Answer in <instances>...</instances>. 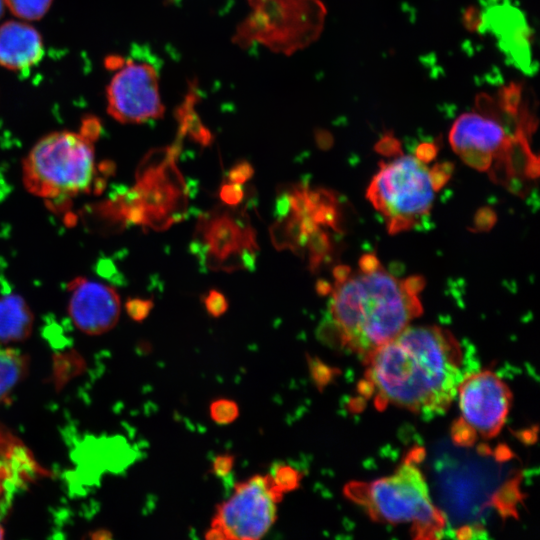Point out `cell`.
<instances>
[{
	"label": "cell",
	"instance_id": "obj_2",
	"mask_svg": "<svg viewBox=\"0 0 540 540\" xmlns=\"http://www.w3.org/2000/svg\"><path fill=\"white\" fill-rule=\"evenodd\" d=\"M358 265L356 270L334 269L322 334L363 359L421 315L419 294L425 281L421 276H394L372 254L364 255Z\"/></svg>",
	"mask_w": 540,
	"mask_h": 540
},
{
	"label": "cell",
	"instance_id": "obj_10",
	"mask_svg": "<svg viewBox=\"0 0 540 540\" xmlns=\"http://www.w3.org/2000/svg\"><path fill=\"white\" fill-rule=\"evenodd\" d=\"M106 88L107 112L122 124H140L163 116L159 73L149 62L121 60Z\"/></svg>",
	"mask_w": 540,
	"mask_h": 540
},
{
	"label": "cell",
	"instance_id": "obj_11",
	"mask_svg": "<svg viewBox=\"0 0 540 540\" xmlns=\"http://www.w3.org/2000/svg\"><path fill=\"white\" fill-rule=\"evenodd\" d=\"M173 154L165 157L164 164L151 167L139 181V186L127 207L131 221L146 223L152 227L166 228L175 220H180L182 202L185 200L180 177L170 178L175 172Z\"/></svg>",
	"mask_w": 540,
	"mask_h": 540
},
{
	"label": "cell",
	"instance_id": "obj_3",
	"mask_svg": "<svg viewBox=\"0 0 540 540\" xmlns=\"http://www.w3.org/2000/svg\"><path fill=\"white\" fill-rule=\"evenodd\" d=\"M99 121L83 120L80 131H56L39 139L22 164V179L31 194L64 202L88 193L96 176L94 142Z\"/></svg>",
	"mask_w": 540,
	"mask_h": 540
},
{
	"label": "cell",
	"instance_id": "obj_16",
	"mask_svg": "<svg viewBox=\"0 0 540 540\" xmlns=\"http://www.w3.org/2000/svg\"><path fill=\"white\" fill-rule=\"evenodd\" d=\"M33 313L25 299L13 290L0 293V343L20 342L29 337Z\"/></svg>",
	"mask_w": 540,
	"mask_h": 540
},
{
	"label": "cell",
	"instance_id": "obj_6",
	"mask_svg": "<svg viewBox=\"0 0 540 540\" xmlns=\"http://www.w3.org/2000/svg\"><path fill=\"white\" fill-rule=\"evenodd\" d=\"M529 133L512 137L498 116L464 113L452 125L449 141L456 154L472 168L493 172L501 183L520 176H537L538 164L528 145Z\"/></svg>",
	"mask_w": 540,
	"mask_h": 540
},
{
	"label": "cell",
	"instance_id": "obj_21",
	"mask_svg": "<svg viewBox=\"0 0 540 540\" xmlns=\"http://www.w3.org/2000/svg\"><path fill=\"white\" fill-rule=\"evenodd\" d=\"M204 306L211 316L219 317L226 312L228 302L221 292L213 289L205 296Z\"/></svg>",
	"mask_w": 540,
	"mask_h": 540
},
{
	"label": "cell",
	"instance_id": "obj_27",
	"mask_svg": "<svg viewBox=\"0 0 540 540\" xmlns=\"http://www.w3.org/2000/svg\"><path fill=\"white\" fill-rule=\"evenodd\" d=\"M4 7H5V3H4V0H0V18L3 16L4 14Z\"/></svg>",
	"mask_w": 540,
	"mask_h": 540
},
{
	"label": "cell",
	"instance_id": "obj_7",
	"mask_svg": "<svg viewBox=\"0 0 540 540\" xmlns=\"http://www.w3.org/2000/svg\"><path fill=\"white\" fill-rule=\"evenodd\" d=\"M276 210L279 218L271 231L274 244L294 251L306 249L310 269L319 267L331 244L321 226L337 228L332 194L295 185L279 196Z\"/></svg>",
	"mask_w": 540,
	"mask_h": 540
},
{
	"label": "cell",
	"instance_id": "obj_17",
	"mask_svg": "<svg viewBox=\"0 0 540 540\" xmlns=\"http://www.w3.org/2000/svg\"><path fill=\"white\" fill-rule=\"evenodd\" d=\"M26 356L16 350L0 351V403L12 392L27 372Z\"/></svg>",
	"mask_w": 540,
	"mask_h": 540
},
{
	"label": "cell",
	"instance_id": "obj_15",
	"mask_svg": "<svg viewBox=\"0 0 540 540\" xmlns=\"http://www.w3.org/2000/svg\"><path fill=\"white\" fill-rule=\"evenodd\" d=\"M43 56V40L33 26L14 20L0 26V66L12 71L26 70Z\"/></svg>",
	"mask_w": 540,
	"mask_h": 540
},
{
	"label": "cell",
	"instance_id": "obj_8",
	"mask_svg": "<svg viewBox=\"0 0 540 540\" xmlns=\"http://www.w3.org/2000/svg\"><path fill=\"white\" fill-rule=\"evenodd\" d=\"M283 493L269 474L255 475L236 483L232 494L216 508L205 538L212 540H257L277 518Z\"/></svg>",
	"mask_w": 540,
	"mask_h": 540
},
{
	"label": "cell",
	"instance_id": "obj_28",
	"mask_svg": "<svg viewBox=\"0 0 540 540\" xmlns=\"http://www.w3.org/2000/svg\"><path fill=\"white\" fill-rule=\"evenodd\" d=\"M3 536H4V530L2 526L0 525V539L3 538Z\"/></svg>",
	"mask_w": 540,
	"mask_h": 540
},
{
	"label": "cell",
	"instance_id": "obj_22",
	"mask_svg": "<svg viewBox=\"0 0 540 540\" xmlns=\"http://www.w3.org/2000/svg\"><path fill=\"white\" fill-rule=\"evenodd\" d=\"M220 199L227 205L235 206L242 202L244 191L239 184L226 183L220 188Z\"/></svg>",
	"mask_w": 540,
	"mask_h": 540
},
{
	"label": "cell",
	"instance_id": "obj_14",
	"mask_svg": "<svg viewBox=\"0 0 540 540\" xmlns=\"http://www.w3.org/2000/svg\"><path fill=\"white\" fill-rule=\"evenodd\" d=\"M501 0H487L488 9L481 17V28L493 32L508 58L527 73L532 72L531 32L523 14Z\"/></svg>",
	"mask_w": 540,
	"mask_h": 540
},
{
	"label": "cell",
	"instance_id": "obj_20",
	"mask_svg": "<svg viewBox=\"0 0 540 540\" xmlns=\"http://www.w3.org/2000/svg\"><path fill=\"white\" fill-rule=\"evenodd\" d=\"M211 419L220 425L234 422L239 416V408L235 401L230 399H217L209 407Z\"/></svg>",
	"mask_w": 540,
	"mask_h": 540
},
{
	"label": "cell",
	"instance_id": "obj_19",
	"mask_svg": "<svg viewBox=\"0 0 540 540\" xmlns=\"http://www.w3.org/2000/svg\"><path fill=\"white\" fill-rule=\"evenodd\" d=\"M269 475L275 487L283 494L296 490L302 480V474L298 469L282 462L275 463Z\"/></svg>",
	"mask_w": 540,
	"mask_h": 540
},
{
	"label": "cell",
	"instance_id": "obj_9",
	"mask_svg": "<svg viewBox=\"0 0 540 540\" xmlns=\"http://www.w3.org/2000/svg\"><path fill=\"white\" fill-rule=\"evenodd\" d=\"M460 417L452 436L460 444L497 436L509 415L512 393L493 371L481 370L464 375L457 387Z\"/></svg>",
	"mask_w": 540,
	"mask_h": 540
},
{
	"label": "cell",
	"instance_id": "obj_12",
	"mask_svg": "<svg viewBox=\"0 0 540 540\" xmlns=\"http://www.w3.org/2000/svg\"><path fill=\"white\" fill-rule=\"evenodd\" d=\"M198 228L206 259L212 267L252 266L257 246L250 226L225 211L204 217Z\"/></svg>",
	"mask_w": 540,
	"mask_h": 540
},
{
	"label": "cell",
	"instance_id": "obj_26",
	"mask_svg": "<svg viewBox=\"0 0 540 540\" xmlns=\"http://www.w3.org/2000/svg\"><path fill=\"white\" fill-rule=\"evenodd\" d=\"M11 289L12 286L5 276L3 265H0V293L9 291Z\"/></svg>",
	"mask_w": 540,
	"mask_h": 540
},
{
	"label": "cell",
	"instance_id": "obj_23",
	"mask_svg": "<svg viewBox=\"0 0 540 540\" xmlns=\"http://www.w3.org/2000/svg\"><path fill=\"white\" fill-rule=\"evenodd\" d=\"M253 167L246 161L235 164L228 172V181L235 184H243L253 176Z\"/></svg>",
	"mask_w": 540,
	"mask_h": 540
},
{
	"label": "cell",
	"instance_id": "obj_24",
	"mask_svg": "<svg viewBox=\"0 0 540 540\" xmlns=\"http://www.w3.org/2000/svg\"><path fill=\"white\" fill-rule=\"evenodd\" d=\"M128 314L136 321H141L146 318L153 308V303L150 300L134 299L126 304Z\"/></svg>",
	"mask_w": 540,
	"mask_h": 540
},
{
	"label": "cell",
	"instance_id": "obj_25",
	"mask_svg": "<svg viewBox=\"0 0 540 540\" xmlns=\"http://www.w3.org/2000/svg\"><path fill=\"white\" fill-rule=\"evenodd\" d=\"M235 458L231 454L217 455L212 462V472L218 477H226L233 469Z\"/></svg>",
	"mask_w": 540,
	"mask_h": 540
},
{
	"label": "cell",
	"instance_id": "obj_13",
	"mask_svg": "<svg viewBox=\"0 0 540 540\" xmlns=\"http://www.w3.org/2000/svg\"><path fill=\"white\" fill-rule=\"evenodd\" d=\"M68 313L83 333L100 335L118 322L121 310L118 293L111 286L75 277L67 284Z\"/></svg>",
	"mask_w": 540,
	"mask_h": 540
},
{
	"label": "cell",
	"instance_id": "obj_5",
	"mask_svg": "<svg viewBox=\"0 0 540 540\" xmlns=\"http://www.w3.org/2000/svg\"><path fill=\"white\" fill-rule=\"evenodd\" d=\"M417 155L382 161L366 197L383 217L389 234L416 226L430 212L436 192L449 178L444 165L429 167Z\"/></svg>",
	"mask_w": 540,
	"mask_h": 540
},
{
	"label": "cell",
	"instance_id": "obj_1",
	"mask_svg": "<svg viewBox=\"0 0 540 540\" xmlns=\"http://www.w3.org/2000/svg\"><path fill=\"white\" fill-rule=\"evenodd\" d=\"M463 353L448 330L435 325L408 326L363 358L360 391L378 409L395 406L434 415L456 398Z\"/></svg>",
	"mask_w": 540,
	"mask_h": 540
},
{
	"label": "cell",
	"instance_id": "obj_18",
	"mask_svg": "<svg viewBox=\"0 0 540 540\" xmlns=\"http://www.w3.org/2000/svg\"><path fill=\"white\" fill-rule=\"evenodd\" d=\"M53 0H4L5 6L17 18L35 21L49 10Z\"/></svg>",
	"mask_w": 540,
	"mask_h": 540
},
{
	"label": "cell",
	"instance_id": "obj_4",
	"mask_svg": "<svg viewBox=\"0 0 540 540\" xmlns=\"http://www.w3.org/2000/svg\"><path fill=\"white\" fill-rule=\"evenodd\" d=\"M418 459L412 453L390 475L369 482H350L344 494L373 521L407 524L416 538H437L446 526V517L432 501Z\"/></svg>",
	"mask_w": 540,
	"mask_h": 540
}]
</instances>
